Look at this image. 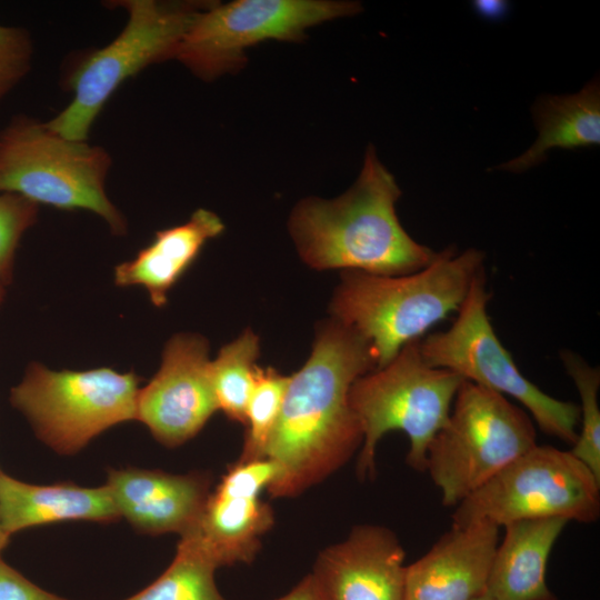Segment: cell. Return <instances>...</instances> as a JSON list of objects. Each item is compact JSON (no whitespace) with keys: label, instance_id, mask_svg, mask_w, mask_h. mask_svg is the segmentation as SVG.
<instances>
[{"label":"cell","instance_id":"cell-5","mask_svg":"<svg viewBox=\"0 0 600 600\" xmlns=\"http://www.w3.org/2000/svg\"><path fill=\"white\" fill-rule=\"evenodd\" d=\"M419 341L404 346L390 362L362 374L350 388L349 402L363 436L357 460L361 480L374 478L377 446L393 430L409 439L408 466L424 472L428 448L449 418L463 379L428 364Z\"/></svg>","mask_w":600,"mask_h":600},{"label":"cell","instance_id":"cell-30","mask_svg":"<svg viewBox=\"0 0 600 600\" xmlns=\"http://www.w3.org/2000/svg\"><path fill=\"white\" fill-rule=\"evenodd\" d=\"M1 471V469H0ZM10 540V536H8L4 530L2 529L1 522H0V558L2 551L6 549Z\"/></svg>","mask_w":600,"mask_h":600},{"label":"cell","instance_id":"cell-28","mask_svg":"<svg viewBox=\"0 0 600 600\" xmlns=\"http://www.w3.org/2000/svg\"><path fill=\"white\" fill-rule=\"evenodd\" d=\"M274 600H331V598L311 572L301 579L289 592Z\"/></svg>","mask_w":600,"mask_h":600},{"label":"cell","instance_id":"cell-2","mask_svg":"<svg viewBox=\"0 0 600 600\" xmlns=\"http://www.w3.org/2000/svg\"><path fill=\"white\" fill-rule=\"evenodd\" d=\"M400 196L394 177L369 146L349 190L331 200L307 198L293 208L289 231L300 258L316 270L402 276L423 269L437 252L401 226Z\"/></svg>","mask_w":600,"mask_h":600},{"label":"cell","instance_id":"cell-14","mask_svg":"<svg viewBox=\"0 0 600 600\" xmlns=\"http://www.w3.org/2000/svg\"><path fill=\"white\" fill-rule=\"evenodd\" d=\"M404 549L378 524H359L317 558L312 573L331 600H407Z\"/></svg>","mask_w":600,"mask_h":600},{"label":"cell","instance_id":"cell-4","mask_svg":"<svg viewBox=\"0 0 600 600\" xmlns=\"http://www.w3.org/2000/svg\"><path fill=\"white\" fill-rule=\"evenodd\" d=\"M112 166L100 146L72 140L27 114L13 117L0 130V192L61 210H88L111 232H127V220L106 192Z\"/></svg>","mask_w":600,"mask_h":600},{"label":"cell","instance_id":"cell-27","mask_svg":"<svg viewBox=\"0 0 600 600\" xmlns=\"http://www.w3.org/2000/svg\"><path fill=\"white\" fill-rule=\"evenodd\" d=\"M0 600H69L38 587L0 558Z\"/></svg>","mask_w":600,"mask_h":600},{"label":"cell","instance_id":"cell-29","mask_svg":"<svg viewBox=\"0 0 600 600\" xmlns=\"http://www.w3.org/2000/svg\"><path fill=\"white\" fill-rule=\"evenodd\" d=\"M473 7L477 12L490 20H499L507 13L508 3L506 1H474Z\"/></svg>","mask_w":600,"mask_h":600},{"label":"cell","instance_id":"cell-8","mask_svg":"<svg viewBox=\"0 0 600 600\" xmlns=\"http://www.w3.org/2000/svg\"><path fill=\"white\" fill-rule=\"evenodd\" d=\"M490 298L483 269L472 281L452 324L420 339L424 361L516 399L546 434L573 446L579 406L547 394L520 372L493 330L487 311Z\"/></svg>","mask_w":600,"mask_h":600},{"label":"cell","instance_id":"cell-16","mask_svg":"<svg viewBox=\"0 0 600 600\" xmlns=\"http://www.w3.org/2000/svg\"><path fill=\"white\" fill-rule=\"evenodd\" d=\"M210 478L200 472L171 474L159 470H109L107 487L120 517L140 532H187L210 493Z\"/></svg>","mask_w":600,"mask_h":600},{"label":"cell","instance_id":"cell-6","mask_svg":"<svg viewBox=\"0 0 600 600\" xmlns=\"http://www.w3.org/2000/svg\"><path fill=\"white\" fill-rule=\"evenodd\" d=\"M127 22L107 46L79 59L67 78L69 104L47 126L59 134L86 141L102 108L116 90L147 67L174 59L178 44L197 14L211 2L120 0Z\"/></svg>","mask_w":600,"mask_h":600},{"label":"cell","instance_id":"cell-3","mask_svg":"<svg viewBox=\"0 0 600 600\" xmlns=\"http://www.w3.org/2000/svg\"><path fill=\"white\" fill-rule=\"evenodd\" d=\"M484 254L454 247L437 252L423 269L402 276L343 271L330 302L331 318L369 347L376 368L390 362L408 343L459 310Z\"/></svg>","mask_w":600,"mask_h":600},{"label":"cell","instance_id":"cell-11","mask_svg":"<svg viewBox=\"0 0 600 600\" xmlns=\"http://www.w3.org/2000/svg\"><path fill=\"white\" fill-rule=\"evenodd\" d=\"M362 11L356 1L236 0L211 2L180 40L174 59L211 81L239 71L246 50L267 40L300 41L307 29Z\"/></svg>","mask_w":600,"mask_h":600},{"label":"cell","instance_id":"cell-22","mask_svg":"<svg viewBox=\"0 0 600 600\" xmlns=\"http://www.w3.org/2000/svg\"><path fill=\"white\" fill-rule=\"evenodd\" d=\"M217 569L197 549L179 541L176 556L162 574L124 600H227L216 584Z\"/></svg>","mask_w":600,"mask_h":600},{"label":"cell","instance_id":"cell-15","mask_svg":"<svg viewBox=\"0 0 600 600\" xmlns=\"http://www.w3.org/2000/svg\"><path fill=\"white\" fill-rule=\"evenodd\" d=\"M499 529L488 521L452 523L424 556L406 567L407 600H473L483 594Z\"/></svg>","mask_w":600,"mask_h":600},{"label":"cell","instance_id":"cell-31","mask_svg":"<svg viewBox=\"0 0 600 600\" xmlns=\"http://www.w3.org/2000/svg\"><path fill=\"white\" fill-rule=\"evenodd\" d=\"M4 297V284L0 281V304L3 301Z\"/></svg>","mask_w":600,"mask_h":600},{"label":"cell","instance_id":"cell-1","mask_svg":"<svg viewBox=\"0 0 600 600\" xmlns=\"http://www.w3.org/2000/svg\"><path fill=\"white\" fill-rule=\"evenodd\" d=\"M376 368L368 344L330 318L318 327L311 353L283 397L266 459L276 467L267 490L296 497L341 468L362 444L349 402L352 383Z\"/></svg>","mask_w":600,"mask_h":600},{"label":"cell","instance_id":"cell-24","mask_svg":"<svg viewBox=\"0 0 600 600\" xmlns=\"http://www.w3.org/2000/svg\"><path fill=\"white\" fill-rule=\"evenodd\" d=\"M560 357L581 400L580 431L570 452L600 480V410L598 404L600 370L591 367L571 351H562Z\"/></svg>","mask_w":600,"mask_h":600},{"label":"cell","instance_id":"cell-21","mask_svg":"<svg viewBox=\"0 0 600 600\" xmlns=\"http://www.w3.org/2000/svg\"><path fill=\"white\" fill-rule=\"evenodd\" d=\"M259 352V337L248 328L224 344L210 361V377L218 410L228 419L242 424L256 382Z\"/></svg>","mask_w":600,"mask_h":600},{"label":"cell","instance_id":"cell-18","mask_svg":"<svg viewBox=\"0 0 600 600\" xmlns=\"http://www.w3.org/2000/svg\"><path fill=\"white\" fill-rule=\"evenodd\" d=\"M569 521L546 518L504 526L489 571L490 600H558L546 582L552 548Z\"/></svg>","mask_w":600,"mask_h":600},{"label":"cell","instance_id":"cell-20","mask_svg":"<svg viewBox=\"0 0 600 600\" xmlns=\"http://www.w3.org/2000/svg\"><path fill=\"white\" fill-rule=\"evenodd\" d=\"M538 129L536 142L521 156L494 167L521 173L546 159L551 149H578L600 144V83L592 79L579 92L542 94L532 106Z\"/></svg>","mask_w":600,"mask_h":600},{"label":"cell","instance_id":"cell-7","mask_svg":"<svg viewBox=\"0 0 600 600\" xmlns=\"http://www.w3.org/2000/svg\"><path fill=\"white\" fill-rule=\"evenodd\" d=\"M536 444L534 424L523 409L463 380L446 424L428 448L426 471L442 504L456 508Z\"/></svg>","mask_w":600,"mask_h":600},{"label":"cell","instance_id":"cell-9","mask_svg":"<svg viewBox=\"0 0 600 600\" xmlns=\"http://www.w3.org/2000/svg\"><path fill=\"white\" fill-rule=\"evenodd\" d=\"M600 516V480L570 451L536 444L461 501L453 524L561 518L593 523Z\"/></svg>","mask_w":600,"mask_h":600},{"label":"cell","instance_id":"cell-26","mask_svg":"<svg viewBox=\"0 0 600 600\" xmlns=\"http://www.w3.org/2000/svg\"><path fill=\"white\" fill-rule=\"evenodd\" d=\"M33 50L28 30L0 24V101L29 73Z\"/></svg>","mask_w":600,"mask_h":600},{"label":"cell","instance_id":"cell-13","mask_svg":"<svg viewBox=\"0 0 600 600\" xmlns=\"http://www.w3.org/2000/svg\"><path fill=\"white\" fill-rule=\"evenodd\" d=\"M209 344L200 334L170 338L158 372L140 389L137 420L167 447L193 438L218 410L210 377Z\"/></svg>","mask_w":600,"mask_h":600},{"label":"cell","instance_id":"cell-17","mask_svg":"<svg viewBox=\"0 0 600 600\" xmlns=\"http://www.w3.org/2000/svg\"><path fill=\"white\" fill-rule=\"evenodd\" d=\"M223 230L224 223L218 214L197 209L186 222L157 231L153 240L133 259L118 264L114 282L120 287H143L153 306L161 308L203 246Z\"/></svg>","mask_w":600,"mask_h":600},{"label":"cell","instance_id":"cell-23","mask_svg":"<svg viewBox=\"0 0 600 600\" xmlns=\"http://www.w3.org/2000/svg\"><path fill=\"white\" fill-rule=\"evenodd\" d=\"M289 376L274 368L258 367L256 382L246 410V437L240 460L266 459V451L274 430Z\"/></svg>","mask_w":600,"mask_h":600},{"label":"cell","instance_id":"cell-10","mask_svg":"<svg viewBox=\"0 0 600 600\" xmlns=\"http://www.w3.org/2000/svg\"><path fill=\"white\" fill-rule=\"evenodd\" d=\"M139 383L133 372L111 368L53 371L32 362L10 401L42 442L72 454L108 428L137 418Z\"/></svg>","mask_w":600,"mask_h":600},{"label":"cell","instance_id":"cell-32","mask_svg":"<svg viewBox=\"0 0 600 600\" xmlns=\"http://www.w3.org/2000/svg\"><path fill=\"white\" fill-rule=\"evenodd\" d=\"M473 600H490L484 593Z\"/></svg>","mask_w":600,"mask_h":600},{"label":"cell","instance_id":"cell-25","mask_svg":"<svg viewBox=\"0 0 600 600\" xmlns=\"http://www.w3.org/2000/svg\"><path fill=\"white\" fill-rule=\"evenodd\" d=\"M37 217V203L16 193L0 192V281L3 284L12 279L16 250Z\"/></svg>","mask_w":600,"mask_h":600},{"label":"cell","instance_id":"cell-19","mask_svg":"<svg viewBox=\"0 0 600 600\" xmlns=\"http://www.w3.org/2000/svg\"><path fill=\"white\" fill-rule=\"evenodd\" d=\"M120 518L107 484L37 486L0 471V522L8 536L20 530L64 520L112 522Z\"/></svg>","mask_w":600,"mask_h":600},{"label":"cell","instance_id":"cell-12","mask_svg":"<svg viewBox=\"0 0 600 600\" xmlns=\"http://www.w3.org/2000/svg\"><path fill=\"white\" fill-rule=\"evenodd\" d=\"M276 472L268 459H238L210 491L198 519L180 536V541L197 549L217 568L253 561L262 536L274 523L273 510L260 499V493Z\"/></svg>","mask_w":600,"mask_h":600}]
</instances>
